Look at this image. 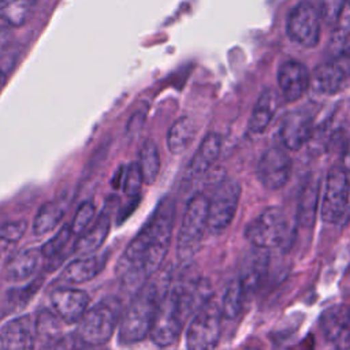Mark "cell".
<instances>
[{"label": "cell", "mask_w": 350, "mask_h": 350, "mask_svg": "<svg viewBox=\"0 0 350 350\" xmlns=\"http://www.w3.org/2000/svg\"><path fill=\"white\" fill-rule=\"evenodd\" d=\"M26 230L25 220H14L0 224V249H7L8 246L16 243Z\"/></svg>", "instance_id": "4dcf8cb0"}, {"label": "cell", "mask_w": 350, "mask_h": 350, "mask_svg": "<svg viewBox=\"0 0 350 350\" xmlns=\"http://www.w3.org/2000/svg\"><path fill=\"white\" fill-rule=\"evenodd\" d=\"M246 295L245 291L241 286V282L238 279H234L230 282V284L226 288L224 297H223V304H221V314L226 319H235L243 306Z\"/></svg>", "instance_id": "f546056e"}, {"label": "cell", "mask_w": 350, "mask_h": 350, "mask_svg": "<svg viewBox=\"0 0 350 350\" xmlns=\"http://www.w3.org/2000/svg\"><path fill=\"white\" fill-rule=\"evenodd\" d=\"M63 208L60 204L49 201L45 202L37 212L34 223H33V231L36 235H44L53 230L60 220L63 219Z\"/></svg>", "instance_id": "f1b7e54d"}, {"label": "cell", "mask_w": 350, "mask_h": 350, "mask_svg": "<svg viewBox=\"0 0 350 350\" xmlns=\"http://www.w3.org/2000/svg\"><path fill=\"white\" fill-rule=\"evenodd\" d=\"M291 157L280 146L268 148L258 160L257 175L261 185L271 191L282 189L291 175Z\"/></svg>", "instance_id": "7c38bea8"}, {"label": "cell", "mask_w": 350, "mask_h": 350, "mask_svg": "<svg viewBox=\"0 0 350 350\" xmlns=\"http://www.w3.org/2000/svg\"><path fill=\"white\" fill-rule=\"evenodd\" d=\"M220 149L221 137L216 133L206 134L187 165V175L190 178H196L206 174L219 157Z\"/></svg>", "instance_id": "d6986e66"}, {"label": "cell", "mask_w": 350, "mask_h": 350, "mask_svg": "<svg viewBox=\"0 0 350 350\" xmlns=\"http://www.w3.org/2000/svg\"><path fill=\"white\" fill-rule=\"evenodd\" d=\"M279 105H280L279 93L275 92L273 89H265L260 94V97L257 98L253 107V111L247 123L249 130L254 134L262 133L271 123L273 115L279 109Z\"/></svg>", "instance_id": "44dd1931"}, {"label": "cell", "mask_w": 350, "mask_h": 350, "mask_svg": "<svg viewBox=\"0 0 350 350\" xmlns=\"http://www.w3.org/2000/svg\"><path fill=\"white\" fill-rule=\"evenodd\" d=\"M71 234H72L71 226H68V224L63 226L48 242H45L42 245V247L40 249L41 254L45 256V257H55V256H57L64 249V246L67 245Z\"/></svg>", "instance_id": "1f68e13d"}, {"label": "cell", "mask_w": 350, "mask_h": 350, "mask_svg": "<svg viewBox=\"0 0 350 350\" xmlns=\"http://www.w3.org/2000/svg\"><path fill=\"white\" fill-rule=\"evenodd\" d=\"M197 133L196 122L190 116L178 118L167 133V149L171 154H182Z\"/></svg>", "instance_id": "d4e9b609"}, {"label": "cell", "mask_w": 350, "mask_h": 350, "mask_svg": "<svg viewBox=\"0 0 350 350\" xmlns=\"http://www.w3.org/2000/svg\"><path fill=\"white\" fill-rule=\"evenodd\" d=\"M208 205L209 200L202 193L194 194L186 205L178 235V257L182 262H189L201 247L208 228Z\"/></svg>", "instance_id": "3957f363"}, {"label": "cell", "mask_w": 350, "mask_h": 350, "mask_svg": "<svg viewBox=\"0 0 350 350\" xmlns=\"http://www.w3.org/2000/svg\"><path fill=\"white\" fill-rule=\"evenodd\" d=\"M309 82V72L304 63L298 60H286L280 64L278 70V85L283 100L287 103L299 100L305 94Z\"/></svg>", "instance_id": "2e32d148"}, {"label": "cell", "mask_w": 350, "mask_h": 350, "mask_svg": "<svg viewBox=\"0 0 350 350\" xmlns=\"http://www.w3.org/2000/svg\"><path fill=\"white\" fill-rule=\"evenodd\" d=\"M108 253L88 256L71 261L62 272V279L68 283H85L96 278L108 261Z\"/></svg>", "instance_id": "ffe728a7"}, {"label": "cell", "mask_w": 350, "mask_h": 350, "mask_svg": "<svg viewBox=\"0 0 350 350\" xmlns=\"http://www.w3.org/2000/svg\"><path fill=\"white\" fill-rule=\"evenodd\" d=\"M183 321L185 317L180 309L176 290L174 287L165 290L160 297L149 332L152 340L161 347L172 345L182 331Z\"/></svg>", "instance_id": "8992f818"}, {"label": "cell", "mask_w": 350, "mask_h": 350, "mask_svg": "<svg viewBox=\"0 0 350 350\" xmlns=\"http://www.w3.org/2000/svg\"><path fill=\"white\" fill-rule=\"evenodd\" d=\"M313 134L312 116L304 109L290 111L280 126L279 135L286 149L299 150L308 144Z\"/></svg>", "instance_id": "9a60e30c"}, {"label": "cell", "mask_w": 350, "mask_h": 350, "mask_svg": "<svg viewBox=\"0 0 350 350\" xmlns=\"http://www.w3.org/2000/svg\"><path fill=\"white\" fill-rule=\"evenodd\" d=\"M160 297L154 283H145L138 288L120 321L119 339L122 343L139 342L150 332Z\"/></svg>", "instance_id": "7a4b0ae2"}, {"label": "cell", "mask_w": 350, "mask_h": 350, "mask_svg": "<svg viewBox=\"0 0 350 350\" xmlns=\"http://www.w3.org/2000/svg\"><path fill=\"white\" fill-rule=\"evenodd\" d=\"M37 338V320L30 314L5 323L0 331L1 350H34Z\"/></svg>", "instance_id": "5bb4252c"}, {"label": "cell", "mask_w": 350, "mask_h": 350, "mask_svg": "<svg viewBox=\"0 0 350 350\" xmlns=\"http://www.w3.org/2000/svg\"><path fill=\"white\" fill-rule=\"evenodd\" d=\"M288 232L290 224L284 211L279 206H268L247 224L245 237L254 247L269 250L282 246Z\"/></svg>", "instance_id": "5b68a950"}, {"label": "cell", "mask_w": 350, "mask_h": 350, "mask_svg": "<svg viewBox=\"0 0 350 350\" xmlns=\"http://www.w3.org/2000/svg\"><path fill=\"white\" fill-rule=\"evenodd\" d=\"M347 0H317V10L321 19L328 25H335Z\"/></svg>", "instance_id": "d590c367"}, {"label": "cell", "mask_w": 350, "mask_h": 350, "mask_svg": "<svg viewBox=\"0 0 350 350\" xmlns=\"http://www.w3.org/2000/svg\"><path fill=\"white\" fill-rule=\"evenodd\" d=\"M37 0H0V21L10 27H21L30 18Z\"/></svg>", "instance_id": "4316f807"}, {"label": "cell", "mask_w": 350, "mask_h": 350, "mask_svg": "<svg viewBox=\"0 0 350 350\" xmlns=\"http://www.w3.org/2000/svg\"><path fill=\"white\" fill-rule=\"evenodd\" d=\"M350 201V176L342 167H332L325 178L321 201V219L325 223H339L347 212Z\"/></svg>", "instance_id": "9c48e42d"}, {"label": "cell", "mask_w": 350, "mask_h": 350, "mask_svg": "<svg viewBox=\"0 0 350 350\" xmlns=\"http://www.w3.org/2000/svg\"><path fill=\"white\" fill-rule=\"evenodd\" d=\"M269 268V253L267 249L254 247L243 258L238 280L245 291V295L254 294L265 282Z\"/></svg>", "instance_id": "ac0fdd59"}, {"label": "cell", "mask_w": 350, "mask_h": 350, "mask_svg": "<svg viewBox=\"0 0 350 350\" xmlns=\"http://www.w3.org/2000/svg\"><path fill=\"white\" fill-rule=\"evenodd\" d=\"M312 83L321 94H336L350 83V52L332 56L314 68Z\"/></svg>", "instance_id": "8fae6325"}, {"label": "cell", "mask_w": 350, "mask_h": 350, "mask_svg": "<svg viewBox=\"0 0 350 350\" xmlns=\"http://www.w3.org/2000/svg\"><path fill=\"white\" fill-rule=\"evenodd\" d=\"M120 302L116 298H105L88 310L78 325V335L90 346L107 343L118 325Z\"/></svg>", "instance_id": "277c9868"}, {"label": "cell", "mask_w": 350, "mask_h": 350, "mask_svg": "<svg viewBox=\"0 0 350 350\" xmlns=\"http://www.w3.org/2000/svg\"><path fill=\"white\" fill-rule=\"evenodd\" d=\"M44 350H92V346L86 343L78 334L60 335L55 340L45 345Z\"/></svg>", "instance_id": "d6a6232c"}, {"label": "cell", "mask_w": 350, "mask_h": 350, "mask_svg": "<svg viewBox=\"0 0 350 350\" xmlns=\"http://www.w3.org/2000/svg\"><path fill=\"white\" fill-rule=\"evenodd\" d=\"M241 197V185L235 179H223L216 186L208 205V230L223 232L232 221Z\"/></svg>", "instance_id": "ba28073f"}, {"label": "cell", "mask_w": 350, "mask_h": 350, "mask_svg": "<svg viewBox=\"0 0 350 350\" xmlns=\"http://www.w3.org/2000/svg\"><path fill=\"white\" fill-rule=\"evenodd\" d=\"M328 48L332 56L350 52V0L346 1L334 25Z\"/></svg>", "instance_id": "484cf974"}, {"label": "cell", "mask_w": 350, "mask_h": 350, "mask_svg": "<svg viewBox=\"0 0 350 350\" xmlns=\"http://www.w3.org/2000/svg\"><path fill=\"white\" fill-rule=\"evenodd\" d=\"M51 302L57 316L66 323H75L83 317L89 305L86 291L72 287L56 288L51 294Z\"/></svg>", "instance_id": "e0dca14e"}, {"label": "cell", "mask_w": 350, "mask_h": 350, "mask_svg": "<svg viewBox=\"0 0 350 350\" xmlns=\"http://www.w3.org/2000/svg\"><path fill=\"white\" fill-rule=\"evenodd\" d=\"M41 252L37 249H26L12 256L4 268V278L8 282H22L30 278L40 261Z\"/></svg>", "instance_id": "603a6c76"}, {"label": "cell", "mask_w": 350, "mask_h": 350, "mask_svg": "<svg viewBox=\"0 0 350 350\" xmlns=\"http://www.w3.org/2000/svg\"><path fill=\"white\" fill-rule=\"evenodd\" d=\"M342 168L350 175V138L347 139L345 148H343V154H342Z\"/></svg>", "instance_id": "74e56055"}, {"label": "cell", "mask_w": 350, "mask_h": 350, "mask_svg": "<svg viewBox=\"0 0 350 350\" xmlns=\"http://www.w3.org/2000/svg\"><path fill=\"white\" fill-rule=\"evenodd\" d=\"M175 205L164 197L146 224L124 249L116 265V273L127 286H144L161 265L171 241Z\"/></svg>", "instance_id": "6da1fadb"}, {"label": "cell", "mask_w": 350, "mask_h": 350, "mask_svg": "<svg viewBox=\"0 0 350 350\" xmlns=\"http://www.w3.org/2000/svg\"><path fill=\"white\" fill-rule=\"evenodd\" d=\"M246 350H258V349H246Z\"/></svg>", "instance_id": "60d3db41"}, {"label": "cell", "mask_w": 350, "mask_h": 350, "mask_svg": "<svg viewBox=\"0 0 350 350\" xmlns=\"http://www.w3.org/2000/svg\"><path fill=\"white\" fill-rule=\"evenodd\" d=\"M138 167L141 170L144 182L148 185H153L160 172V156L156 142L150 138L144 142L139 150Z\"/></svg>", "instance_id": "83f0119b"}, {"label": "cell", "mask_w": 350, "mask_h": 350, "mask_svg": "<svg viewBox=\"0 0 350 350\" xmlns=\"http://www.w3.org/2000/svg\"><path fill=\"white\" fill-rule=\"evenodd\" d=\"M4 81H5V75H4V72L0 70V88L3 86V83H4Z\"/></svg>", "instance_id": "f35d334b"}, {"label": "cell", "mask_w": 350, "mask_h": 350, "mask_svg": "<svg viewBox=\"0 0 350 350\" xmlns=\"http://www.w3.org/2000/svg\"><path fill=\"white\" fill-rule=\"evenodd\" d=\"M221 309L211 299L193 317L187 334V350H213L221 335Z\"/></svg>", "instance_id": "52a82bcc"}, {"label": "cell", "mask_w": 350, "mask_h": 350, "mask_svg": "<svg viewBox=\"0 0 350 350\" xmlns=\"http://www.w3.org/2000/svg\"><path fill=\"white\" fill-rule=\"evenodd\" d=\"M0 350H1V345H0Z\"/></svg>", "instance_id": "b9f144b4"}, {"label": "cell", "mask_w": 350, "mask_h": 350, "mask_svg": "<svg viewBox=\"0 0 350 350\" xmlns=\"http://www.w3.org/2000/svg\"><path fill=\"white\" fill-rule=\"evenodd\" d=\"M319 191H320V180L319 176H310L299 194L298 200V211L297 219L302 227H312L316 220L317 213V202H319Z\"/></svg>", "instance_id": "cb8c5ba5"}, {"label": "cell", "mask_w": 350, "mask_h": 350, "mask_svg": "<svg viewBox=\"0 0 350 350\" xmlns=\"http://www.w3.org/2000/svg\"><path fill=\"white\" fill-rule=\"evenodd\" d=\"M12 38V33L10 29H0V55L5 52V49L10 46Z\"/></svg>", "instance_id": "8d00e7d4"}, {"label": "cell", "mask_w": 350, "mask_h": 350, "mask_svg": "<svg viewBox=\"0 0 350 350\" xmlns=\"http://www.w3.org/2000/svg\"><path fill=\"white\" fill-rule=\"evenodd\" d=\"M302 350H313V347H312V346H310V347H308V343H306V347H304Z\"/></svg>", "instance_id": "ab89813d"}, {"label": "cell", "mask_w": 350, "mask_h": 350, "mask_svg": "<svg viewBox=\"0 0 350 350\" xmlns=\"http://www.w3.org/2000/svg\"><path fill=\"white\" fill-rule=\"evenodd\" d=\"M94 213H96V209H94V205L90 202V201H86L83 202L75 216H74V220L71 223V230H72V234H78L81 235L92 223L93 217H94Z\"/></svg>", "instance_id": "e575fe53"}, {"label": "cell", "mask_w": 350, "mask_h": 350, "mask_svg": "<svg viewBox=\"0 0 350 350\" xmlns=\"http://www.w3.org/2000/svg\"><path fill=\"white\" fill-rule=\"evenodd\" d=\"M111 228V217L108 213L103 212L94 221L92 226H89L75 241L74 243V253L77 254H92L93 252H96L103 242L105 241L108 232Z\"/></svg>", "instance_id": "7402d4cb"}, {"label": "cell", "mask_w": 350, "mask_h": 350, "mask_svg": "<svg viewBox=\"0 0 350 350\" xmlns=\"http://www.w3.org/2000/svg\"><path fill=\"white\" fill-rule=\"evenodd\" d=\"M320 329L335 350H350V305L339 304L325 309L320 317Z\"/></svg>", "instance_id": "4fadbf2b"}, {"label": "cell", "mask_w": 350, "mask_h": 350, "mask_svg": "<svg viewBox=\"0 0 350 350\" xmlns=\"http://www.w3.org/2000/svg\"><path fill=\"white\" fill-rule=\"evenodd\" d=\"M142 183H144V178L138 167V163H130L126 168V175H124V183H123L124 194L130 198L137 197L141 191Z\"/></svg>", "instance_id": "836d02e7"}, {"label": "cell", "mask_w": 350, "mask_h": 350, "mask_svg": "<svg viewBox=\"0 0 350 350\" xmlns=\"http://www.w3.org/2000/svg\"><path fill=\"white\" fill-rule=\"evenodd\" d=\"M321 16L310 1H299L288 14L286 31L291 41L304 46L314 48L320 41Z\"/></svg>", "instance_id": "30bf717a"}]
</instances>
